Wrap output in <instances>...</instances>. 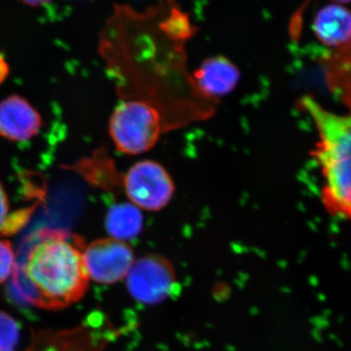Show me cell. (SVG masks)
I'll return each mask as SVG.
<instances>
[{"instance_id": "7", "label": "cell", "mask_w": 351, "mask_h": 351, "mask_svg": "<svg viewBox=\"0 0 351 351\" xmlns=\"http://www.w3.org/2000/svg\"><path fill=\"white\" fill-rule=\"evenodd\" d=\"M41 127V117L29 101L20 96L9 97L0 103V136L13 142H25Z\"/></svg>"}, {"instance_id": "10", "label": "cell", "mask_w": 351, "mask_h": 351, "mask_svg": "<svg viewBox=\"0 0 351 351\" xmlns=\"http://www.w3.org/2000/svg\"><path fill=\"white\" fill-rule=\"evenodd\" d=\"M142 210L131 202L119 203L108 210L106 217V228L113 239L128 241L142 232Z\"/></svg>"}, {"instance_id": "8", "label": "cell", "mask_w": 351, "mask_h": 351, "mask_svg": "<svg viewBox=\"0 0 351 351\" xmlns=\"http://www.w3.org/2000/svg\"><path fill=\"white\" fill-rule=\"evenodd\" d=\"M239 80V68L223 56L208 58L193 73L196 89L207 99L221 98L232 93Z\"/></svg>"}, {"instance_id": "2", "label": "cell", "mask_w": 351, "mask_h": 351, "mask_svg": "<svg viewBox=\"0 0 351 351\" xmlns=\"http://www.w3.org/2000/svg\"><path fill=\"white\" fill-rule=\"evenodd\" d=\"M301 105L317 130L311 156L322 172L323 205L332 216L351 219V105L348 112H334L311 96Z\"/></svg>"}, {"instance_id": "6", "label": "cell", "mask_w": 351, "mask_h": 351, "mask_svg": "<svg viewBox=\"0 0 351 351\" xmlns=\"http://www.w3.org/2000/svg\"><path fill=\"white\" fill-rule=\"evenodd\" d=\"M83 257L89 279L100 284H114L125 279L136 260L127 241L110 237L87 245Z\"/></svg>"}, {"instance_id": "1", "label": "cell", "mask_w": 351, "mask_h": 351, "mask_svg": "<svg viewBox=\"0 0 351 351\" xmlns=\"http://www.w3.org/2000/svg\"><path fill=\"white\" fill-rule=\"evenodd\" d=\"M32 248L25 263L27 278L36 289V304L45 308H63L80 301L89 276L78 237L47 230Z\"/></svg>"}, {"instance_id": "12", "label": "cell", "mask_w": 351, "mask_h": 351, "mask_svg": "<svg viewBox=\"0 0 351 351\" xmlns=\"http://www.w3.org/2000/svg\"><path fill=\"white\" fill-rule=\"evenodd\" d=\"M15 265V254L11 244L0 240V284L3 283L12 274Z\"/></svg>"}, {"instance_id": "14", "label": "cell", "mask_w": 351, "mask_h": 351, "mask_svg": "<svg viewBox=\"0 0 351 351\" xmlns=\"http://www.w3.org/2000/svg\"><path fill=\"white\" fill-rule=\"evenodd\" d=\"M9 75V66L3 56L0 55V84L4 82Z\"/></svg>"}, {"instance_id": "3", "label": "cell", "mask_w": 351, "mask_h": 351, "mask_svg": "<svg viewBox=\"0 0 351 351\" xmlns=\"http://www.w3.org/2000/svg\"><path fill=\"white\" fill-rule=\"evenodd\" d=\"M163 130L160 112L149 101H121L110 119V136L117 151L138 156L151 151Z\"/></svg>"}, {"instance_id": "16", "label": "cell", "mask_w": 351, "mask_h": 351, "mask_svg": "<svg viewBox=\"0 0 351 351\" xmlns=\"http://www.w3.org/2000/svg\"><path fill=\"white\" fill-rule=\"evenodd\" d=\"M332 1L336 2V3L339 4H346V3H350L351 0H332Z\"/></svg>"}, {"instance_id": "11", "label": "cell", "mask_w": 351, "mask_h": 351, "mask_svg": "<svg viewBox=\"0 0 351 351\" xmlns=\"http://www.w3.org/2000/svg\"><path fill=\"white\" fill-rule=\"evenodd\" d=\"M20 336L18 321L4 311H0V350H13L19 343Z\"/></svg>"}, {"instance_id": "17", "label": "cell", "mask_w": 351, "mask_h": 351, "mask_svg": "<svg viewBox=\"0 0 351 351\" xmlns=\"http://www.w3.org/2000/svg\"><path fill=\"white\" fill-rule=\"evenodd\" d=\"M0 351H11V350H0Z\"/></svg>"}, {"instance_id": "13", "label": "cell", "mask_w": 351, "mask_h": 351, "mask_svg": "<svg viewBox=\"0 0 351 351\" xmlns=\"http://www.w3.org/2000/svg\"><path fill=\"white\" fill-rule=\"evenodd\" d=\"M9 203L7 195L0 184V233L4 234L9 221Z\"/></svg>"}, {"instance_id": "9", "label": "cell", "mask_w": 351, "mask_h": 351, "mask_svg": "<svg viewBox=\"0 0 351 351\" xmlns=\"http://www.w3.org/2000/svg\"><path fill=\"white\" fill-rule=\"evenodd\" d=\"M313 29L328 47H346L351 43V10L343 4H328L316 13Z\"/></svg>"}, {"instance_id": "4", "label": "cell", "mask_w": 351, "mask_h": 351, "mask_svg": "<svg viewBox=\"0 0 351 351\" xmlns=\"http://www.w3.org/2000/svg\"><path fill=\"white\" fill-rule=\"evenodd\" d=\"M123 188L129 202L142 211H160L169 204L175 193L169 172L149 159L138 161L127 170Z\"/></svg>"}, {"instance_id": "5", "label": "cell", "mask_w": 351, "mask_h": 351, "mask_svg": "<svg viewBox=\"0 0 351 351\" xmlns=\"http://www.w3.org/2000/svg\"><path fill=\"white\" fill-rule=\"evenodd\" d=\"M125 279L132 297L143 304L166 301L178 285L173 263L156 254L136 258Z\"/></svg>"}, {"instance_id": "15", "label": "cell", "mask_w": 351, "mask_h": 351, "mask_svg": "<svg viewBox=\"0 0 351 351\" xmlns=\"http://www.w3.org/2000/svg\"><path fill=\"white\" fill-rule=\"evenodd\" d=\"M25 4L32 7H38L45 5V4L50 3L53 0H22Z\"/></svg>"}]
</instances>
